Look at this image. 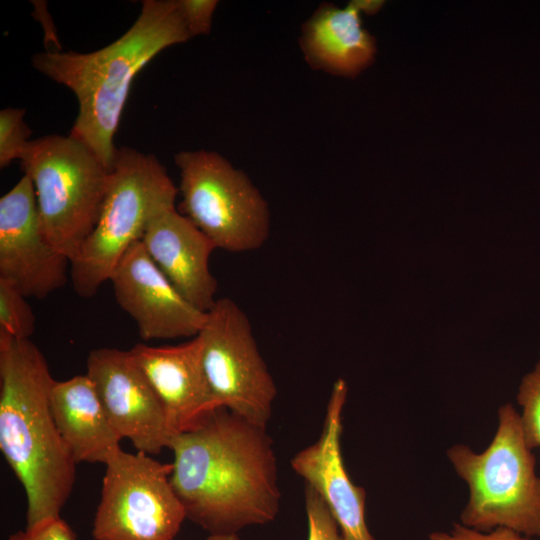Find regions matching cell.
I'll return each instance as SVG.
<instances>
[{"instance_id": "obj_1", "label": "cell", "mask_w": 540, "mask_h": 540, "mask_svg": "<svg viewBox=\"0 0 540 540\" xmlns=\"http://www.w3.org/2000/svg\"><path fill=\"white\" fill-rule=\"evenodd\" d=\"M168 449L186 518L209 534H237L278 515L277 460L266 428L218 408L175 435Z\"/></svg>"}, {"instance_id": "obj_2", "label": "cell", "mask_w": 540, "mask_h": 540, "mask_svg": "<svg viewBox=\"0 0 540 540\" xmlns=\"http://www.w3.org/2000/svg\"><path fill=\"white\" fill-rule=\"evenodd\" d=\"M53 379L30 339L0 331V450L24 488L26 527L60 518L76 481V461L50 405Z\"/></svg>"}, {"instance_id": "obj_3", "label": "cell", "mask_w": 540, "mask_h": 540, "mask_svg": "<svg viewBox=\"0 0 540 540\" xmlns=\"http://www.w3.org/2000/svg\"><path fill=\"white\" fill-rule=\"evenodd\" d=\"M190 38L178 0H144L135 22L114 42L89 53L40 52L32 65L75 94L79 110L69 135L110 172L114 136L134 77L162 50Z\"/></svg>"}, {"instance_id": "obj_4", "label": "cell", "mask_w": 540, "mask_h": 540, "mask_svg": "<svg viewBox=\"0 0 540 540\" xmlns=\"http://www.w3.org/2000/svg\"><path fill=\"white\" fill-rule=\"evenodd\" d=\"M498 424L481 452L457 443L446 457L468 488L460 523L479 530L503 527L540 538V475L536 458L525 441L519 412L511 403L497 411Z\"/></svg>"}, {"instance_id": "obj_5", "label": "cell", "mask_w": 540, "mask_h": 540, "mask_svg": "<svg viewBox=\"0 0 540 540\" xmlns=\"http://www.w3.org/2000/svg\"><path fill=\"white\" fill-rule=\"evenodd\" d=\"M178 192L154 155L117 148L97 223L70 264L74 291L94 296L150 221L175 207Z\"/></svg>"}, {"instance_id": "obj_6", "label": "cell", "mask_w": 540, "mask_h": 540, "mask_svg": "<svg viewBox=\"0 0 540 540\" xmlns=\"http://www.w3.org/2000/svg\"><path fill=\"white\" fill-rule=\"evenodd\" d=\"M20 161L34 186L44 235L71 263L97 223L109 171L70 135L30 140Z\"/></svg>"}, {"instance_id": "obj_7", "label": "cell", "mask_w": 540, "mask_h": 540, "mask_svg": "<svg viewBox=\"0 0 540 540\" xmlns=\"http://www.w3.org/2000/svg\"><path fill=\"white\" fill-rule=\"evenodd\" d=\"M179 212L216 246L231 253L260 249L271 231L269 204L249 176L221 154L199 149L174 156Z\"/></svg>"}, {"instance_id": "obj_8", "label": "cell", "mask_w": 540, "mask_h": 540, "mask_svg": "<svg viewBox=\"0 0 540 540\" xmlns=\"http://www.w3.org/2000/svg\"><path fill=\"white\" fill-rule=\"evenodd\" d=\"M95 540H174L186 519L170 481L171 463L120 449L105 464Z\"/></svg>"}, {"instance_id": "obj_9", "label": "cell", "mask_w": 540, "mask_h": 540, "mask_svg": "<svg viewBox=\"0 0 540 540\" xmlns=\"http://www.w3.org/2000/svg\"><path fill=\"white\" fill-rule=\"evenodd\" d=\"M196 336L215 408L266 428L277 387L245 311L231 298L217 299Z\"/></svg>"}, {"instance_id": "obj_10", "label": "cell", "mask_w": 540, "mask_h": 540, "mask_svg": "<svg viewBox=\"0 0 540 540\" xmlns=\"http://www.w3.org/2000/svg\"><path fill=\"white\" fill-rule=\"evenodd\" d=\"M70 260L45 237L34 186L24 174L0 198V278L43 299L67 282Z\"/></svg>"}, {"instance_id": "obj_11", "label": "cell", "mask_w": 540, "mask_h": 540, "mask_svg": "<svg viewBox=\"0 0 540 540\" xmlns=\"http://www.w3.org/2000/svg\"><path fill=\"white\" fill-rule=\"evenodd\" d=\"M86 375L122 439L138 452L157 455L169 448L172 434L164 411L129 350L97 348L87 357Z\"/></svg>"}, {"instance_id": "obj_12", "label": "cell", "mask_w": 540, "mask_h": 540, "mask_svg": "<svg viewBox=\"0 0 540 540\" xmlns=\"http://www.w3.org/2000/svg\"><path fill=\"white\" fill-rule=\"evenodd\" d=\"M348 385L333 383L317 441L297 452L291 467L323 500L344 540H375L366 523V490L350 478L343 461L341 437Z\"/></svg>"}, {"instance_id": "obj_13", "label": "cell", "mask_w": 540, "mask_h": 540, "mask_svg": "<svg viewBox=\"0 0 540 540\" xmlns=\"http://www.w3.org/2000/svg\"><path fill=\"white\" fill-rule=\"evenodd\" d=\"M118 305L145 340L195 337L206 313L187 301L159 270L141 241L134 243L110 279Z\"/></svg>"}, {"instance_id": "obj_14", "label": "cell", "mask_w": 540, "mask_h": 540, "mask_svg": "<svg viewBox=\"0 0 540 540\" xmlns=\"http://www.w3.org/2000/svg\"><path fill=\"white\" fill-rule=\"evenodd\" d=\"M129 351L159 400L174 436L216 409L197 336L172 346L138 343Z\"/></svg>"}, {"instance_id": "obj_15", "label": "cell", "mask_w": 540, "mask_h": 540, "mask_svg": "<svg viewBox=\"0 0 540 540\" xmlns=\"http://www.w3.org/2000/svg\"><path fill=\"white\" fill-rule=\"evenodd\" d=\"M147 254L179 293L202 312L215 304L217 281L209 260L214 243L175 207L156 215L141 240Z\"/></svg>"}, {"instance_id": "obj_16", "label": "cell", "mask_w": 540, "mask_h": 540, "mask_svg": "<svg viewBox=\"0 0 540 540\" xmlns=\"http://www.w3.org/2000/svg\"><path fill=\"white\" fill-rule=\"evenodd\" d=\"M299 47L311 69L346 78L372 65L377 53L376 40L351 1L342 8L321 3L302 24Z\"/></svg>"}, {"instance_id": "obj_17", "label": "cell", "mask_w": 540, "mask_h": 540, "mask_svg": "<svg viewBox=\"0 0 540 540\" xmlns=\"http://www.w3.org/2000/svg\"><path fill=\"white\" fill-rule=\"evenodd\" d=\"M50 405L58 431L77 464L105 465L121 449L122 438L86 374L55 380Z\"/></svg>"}, {"instance_id": "obj_18", "label": "cell", "mask_w": 540, "mask_h": 540, "mask_svg": "<svg viewBox=\"0 0 540 540\" xmlns=\"http://www.w3.org/2000/svg\"><path fill=\"white\" fill-rule=\"evenodd\" d=\"M26 296L11 282L0 278V331L15 338L29 339L36 317Z\"/></svg>"}, {"instance_id": "obj_19", "label": "cell", "mask_w": 540, "mask_h": 540, "mask_svg": "<svg viewBox=\"0 0 540 540\" xmlns=\"http://www.w3.org/2000/svg\"><path fill=\"white\" fill-rule=\"evenodd\" d=\"M517 403L521 407L520 425L530 449L540 448V358L519 384Z\"/></svg>"}, {"instance_id": "obj_20", "label": "cell", "mask_w": 540, "mask_h": 540, "mask_svg": "<svg viewBox=\"0 0 540 540\" xmlns=\"http://www.w3.org/2000/svg\"><path fill=\"white\" fill-rule=\"evenodd\" d=\"M25 109L8 107L0 111V167L20 160L30 140L31 130L24 122Z\"/></svg>"}, {"instance_id": "obj_21", "label": "cell", "mask_w": 540, "mask_h": 540, "mask_svg": "<svg viewBox=\"0 0 540 540\" xmlns=\"http://www.w3.org/2000/svg\"><path fill=\"white\" fill-rule=\"evenodd\" d=\"M304 498L308 525L307 540H344L321 497L306 485Z\"/></svg>"}, {"instance_id": "obj_22", "label": "cell", "mask_w": 540, "mask_h": 540, "mask_svg": "<svg viewBox=\"0 0 540 540\" xmlns=\"http://www.w3.org/2000/svg\"><path fill=\"white\" fill-rule=\"evenodd\" d=\"M217 0H178V5L190 37L208 35L212 29Z\"/></svg>"}, {"instance_id": "obj_23", "label": "cell", "mask_w": 540, "mask_h": 540, "mask_svg": "<svg viewBox=\"0 0 540 540\" xmlns=\"http://www.w3.org/2000/svg\"><path fill=\"white\" fill-rule=\"evenodd\" d=\"M428 540H533V538L508 528L479 531L455 522L448 531L431 532Z\"/></svg>"}, {"instance_id": "obj_24", "label": "cell", "mask_w": 540, "mask_h": 540, "mask_svg": "<svg viewBox=\"0 0 540 540\" xmlns=\"http://www.w3.org/2000/svg\"><path fill=\"white\" fill-rule=\"evenodd\" d=\"M6 540H76L72 528L60 517L31 530L17 531Z\"/></svg>"}, {"instance_id": "obj_25", "label": "cell", "mask_w": 540, "mask_h": 540, "mask_svg": "<svg viewBox=\"0 0 540 540\" xmlns=\"http://www.w3.org/2000/svg\"><path fill=\"white\" fill-rule=\"evenodd\" d=\"M357 10L362 14L374 15L378 13L384 5L382 0H352Z\"/></svg>"}, {"instance_id": "obj_26", "label": "cell", "mask_w": 540, "mask_h": 540, "mask_svg": "<svg viewBox=\"0 0 540 540\" xmlns=\"http://www.w3.org/2000/svg\"><path fill=\"white\" fill-rule=\"evenodd\" d=\"M206 540H240L237 534H209Z\"/></svg>"}]
</instances>
